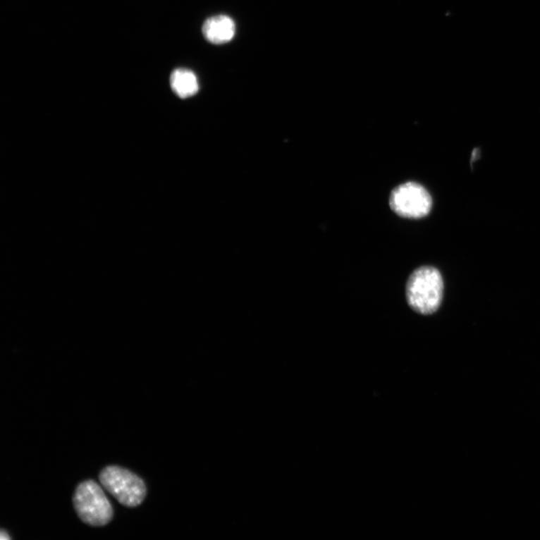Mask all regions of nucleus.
<instances>
[{"mask_svg":"<svg viewBox=\"0 0 540 540\" xmlns=\"http://www.w3.org/2000/svg\"><path fill=\"white\" fill-rule=\"evenodd\" d=\"M204 37L210 43L221 44L231 42L236 32V25L230 17L217 16L207 19L202 28Z\"/></svg>","mask_w":540,"mask_h":540,"instance_id":"nucleus-5","label":"nucleus"},{"mask_svg":"<svg viewBox=\"0 0 540 540\" xmlns=\"http://www.w3.org/2000/svg\"><path fill=\"white\" fill-rule=\"evenodd\" d=\"M443 283L438 270L422 266L410 275L406 287V297L410 308L422 314L436 312L443 299Z\"/></svg>","mask_w":540,"mask_h":540,"instance_id":"nucleus-1","label":"nucleus"},{"mask_svg":"<svg viewBox=\"0 0 540 540\" xmlns=\"http://www.w3.org/2000/svg\"><path fill=\"white\" fill-rule=\"evenodd\" d=\"M0 539H1L2 540H8L11 538L8 536V533L5 530L2 529L1 533H0Z\"/></svg>","mask_w":540,"mask_h":540,"instance_id":"nucleus-7","label":"nucleus"},{"mask_svg":"<svg viewBox=\"0 0 540 540\" xmlns=\"http://www.w3.org/2000/svg\"><path fill=\"white\" fill-rule=\"evenodd\" d=\"M390 205L398 216L419 219L430 213L432 201L424 187L415 183H407L393 191Z\"/></svg>","mask_w":540,"mask_h":540,"instance_id":"nucleus-4","label":"nucleus"},{"mask_svg":"<svg viewBox=\"0 0 540 540\" xmlns=\"http://www.w3.org/2000/svg\"><path fill=\"white\" fill-rule=\"evenodd\" d=\"M73 504L80 520L90 526H105L113 518L111 502L94 480L84 481L77 486Z\"/></svg>","mask_w":540,"mask_h":540,"instance_id":"nucleus-2","label":"nucleus"},{"mask_svg":"<svg viewBox=\"0 0 540 540\" xmlns=\"http://www.w3.org/2000/svg\"><path fill=\"white\" fill-rule=\"evenodd\" d=\"M170 83L176 95L181 99L195 96L199 90L197 76L187 68L175 69L171 75Z\"/></svg>","mask_w":540,"mask_h":540,"instance_id":"nucleus-6","label":"nucleus"},{"mask_svg":"<svg viewBox=\"0 0 540 540\" xmlns=\"http://www.w3.org/2000/svg\"><path fill=\"white\" fill-rule=\"evenodd\" d=\"M99 479L104 489L126 508L138 507L147 496L144 480L124 467L117 465L105 467Z\"/></svg>","mask_w":540,"mask_h":540,"instance_id":"nucleus-3","label":"nucleus"}]
</instances>
